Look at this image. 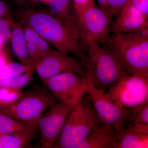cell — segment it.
I'll use <instances>...</instances> for the list:
<instances>
[{"label": "cell", "mask_w": 148, "mask_h": 148, "mask_svg": "<svg viewBox=\"0 0 148 148\" xmlns=\"http://www.w3.org/2000/svg\"><path fill=\"white\" fill-rule=\"evenodd\" d=\"M42 84L57 101L72 107L79 103L86 93L83 77L72 71L58 74Z\"/></svg>", "instance_id": "cell-8"}, {"label": "cell", "mask_w": 148, "mask_h": 148, "mask_svg": "<svg viewBox=\"0 0 148 148\" xmlns=\"http://www.w3.org/2000/svg\"><path fill=\"white\" fill-rule=\"evenodd\" d=\"M73 107L56 101L45 111L38 121L40 147L53 148L57 143Z\"/></svg>", "instance_id": "cell-9"}, {"label": "cell", "mask_w": 148, "mask_h": 148, "mask_svg": "<svg viewBox=\"0 0 148 148\" xmlns=\"http://www.w3.org/2000/svg\"><path fill=\"white\" fill-rule=\"evenodd\" d=\"M83 79L90 103L103 123L112 125L118 131L124 127L128 111L116 105L105 91L96 87L87 76Z\"/></svg>", "instance_id": "cell-10"}, {"label": "cell", "mask_w": 148, "mask_h": 148, "mask_svg": "<svg viewBox=\"0 0 148 148\" xmlns=\"http://www.w3.org/2000/svg\"><path fill=\"white\" fill-rule=\"evenodd\" d=\"M104 44L127 73L148 80V36L113 33Z\"/></svg>", "instance_id": "cell-2"}, {"label": "cell", "mask_w": 148, "mask_h": 148, "mask_svg": "<svg viewBox=\"0 0 148 148\" xmlns=\"http://www.w3.org/2000/svg\"><path fill=\"white\" fill-rule=\"evenodd\" d=\"M72 1L77 20L85 10L94 3V0H72Z\"/></svg>", "instance_id": "cell-25"}, {"label": "cell", "mask_w": 148, "mask_h": 148, "mask_svg": "<svg viewBox=\"0 0 148 148\" xmlns=\"http://www.w3.org/2000/svg\"><path fill=\"white\" fill-rule=\"evenodd\" d=\"M36 43L41 56L53 49L50 44L42 37L40 36Z\"/></svg>", "instance_id": "cell-28"}, {"label": "cell", "mask_w": 148, "mask_h": 148, "mask_svg": "<svg viewBox=\"0 0 148 148\" xmlns=\"http://www.w3.org/2000/svg\"><path fill=\"white\" fill-rule=\"evenodd\" d=\"M34 71L31 69L24 73L10 79L0 80V88H12L22 89L32 81Z\"/></svg>", "instance_id": "cell-21"}, {"label": "cell", "mask_w": 148, "mask_h": 148, "mask_svg": "<svg viewBox=\"0 0 148 148\" xmlns=\"http://www.w3.org/2000/svg\"><path fill=\"white\" fill-rule=\"evenodd\" d=\"M5 45V44L4 43L2 40L1 39V38H0V51L2 50L4 48Z\"/></svg>", "instance_id": "cell-35"}, {"label": "cell", "mask_w": 148, "mask_h": 148, "mask_svg": "<svg viewBox=\"0 0 148 148\" xmlns=\"http://www.w3.org/2000/svg\"><path fill=\"white\" fill-rule=\"evenodd\" d=\"M118 132L116 148H148V135L135 133L125 127Z\"/></svg>", "instance_id": "cell-16"}, {"label": "cell", "mask_w": 148, "mask_h": 148, "mask_svg": "<svg viewBox=\"0 0 148 148\" xmlns=\"http://www.w3.org/2000/svg\"><path fill=\"white\" fill-rule=\"evenodd\" d=\"M12 61V60L7 50L3 49L0 51V70Z\"/></svg>", "instance_id": "cell-32"}, {"label": "cell", "mask_w": 148, "mask_h": 148, "mask_svg": "<svg viewBox=\"0 0 148 148\" xmlns=\"http://www.w3.org/2000/svg\"><path fill=\"white\" fill-rule=\"evenodd\" d=\"M106 92L118 106L130 110L148 103V80L123 72Z\"/></svg>", "instance_id": "cell-6"}, {"label": "cell", "mask_w": 148, "mask_h": 148, "mask_svg": "<svg viewBox=\"0 0 148 148\" xmlns=\"http://www.w3.org/2000/svg\"><path fill=\"white\" fill-rule=\"evenodd\" d=\"M14 21L12 18H0V38L5 44L10 40Z\"/></svg>", "instance_id": "cell-23"}, {"label": "cell", "mask_w": 148, "mask_h": 148, "mask_svg": "<svg viewBox=\"0 0 148 148\" xmlns=\"http://www.w3.org/2000/svg\"><path fill=\"white\" fill-rule=\"evenodd\" d=\"M34 71L42 82L56 75L72 71L82 77L86 75L85 70L79 60L60 51H51L42 56L35 63Z\"/></svg>", "instance_id": "cell-11"}, {"label": "cell", "mask_w": 148, "mask_h": 148, "mask_svg": "<svg viewBox=\"0 0 148 148\" xmlns=\"http://www.w3.org/2000/svg\"><path fill=\"white\" fill-rule=\"evenodd\" d=\"M129 0H107V12L112 17L118 14Z\"/></svg>", "instance_id": "cell-24"}, {"label": "cell", "mask_w": 148, "mask_h": 148, "mask_svg": "<svg viewBox=\"0 0 148 148\" xmlns=\"http://www.w3.org/2000/svg\"><path fill=\"white\" fill-rule=\"evenodd\" d=\"M23 31L27 42H36L40 36L36 30L28 25L23 26Z\"/></svg>", "instance_id": "cell-26"}, {"label": "cell", "mask_w": 148, "mask_h": 148, "mask_svg": "<svg viewBox=\"0 0 148 148\" xmlns=\"http://www.w3.org/2000/svg\"><path fill=\"white\" fill-rule=\"evenodd\" d=\"M36 1H37V0H36ZM38 1H40L42 2L46 3H47L48 0H38Z\"/></svg>", "instance_id": "cell-36"}, {"label": "cell", "mask_w": 148, "mask_h": 148, "mask_svg": "<svg viewBox=\"0 0 148 148\" xmlns=\"http://www.w3.org/2000/svg\"><path fill=\"white\" fill-rule=\"evenodd\" d=\"M18 4L21 5H27L28 3H35L36 0H13Z\"/></svg>", "instance_id": "cell-33"}, {"label": "cell", "mask_w": 148, "mask_h": 148, "mask_svg": "<svg viewBox=\"0 0 148 148\" xmlns=\"http://www.w3.org/2000/svg\"><path fill=\"white\" fill-rule=\"evenodd\" d=\"M34 131L15 134L0 133V148L28 147Z\"/></svg>", "instance_id": "cell-18"}, {"label": "cell", "mask_w": 148, "mask_h": 148, "mask_svg": "<svg viewBox=\"0 0 148 148\" xmlns=\"http://www.w3.org/2000/svg\"><path fill=\"white\" fill-rule=\"evenodd\" d=\"M101 8L106 10L107 8V0H97Z\"/></svg>", "instance_id": "cell-34"}, {"label": "cell", "mask_w": 148, "mask_h": 148, "mask_svg": "<svg viewBox=\"0 0 148 148\" xmlns=\"http://www.w3.org/2000/svg\"><path fill=\"white\" fill-rule=\"evenodd\" d=\"M127 124L148 125V103L127 111L124 125Z\"/></svg>", "instance_id": "cell-19"}, {"label": "cell", "mask_w": 148, "mask_h": 148, "mask_svg": "<svg viewBox=\"0 0 148 148\" xmlns=\"http://www.w3.org/2000/svg\"><path fill=\"white\" fill-rule=\"evenodd\" d=\"M10 40L12 53L14 56L22 64L34 70L27 49V42L24 38L23 26L20 23L14 21Z\"/></svg>", "instance_id": "cell-15"}, {"label": "cell", "mask_w": 148, "mask_h": 148, "mask_svg": "<svg viewBox=\"0 0 148 148\" xmlns=\"http://www.w3.org/2000/svg\"><path fill=\"white\" fill-rule=\"evenodd\" d=\"M0 18H12L10 8L2 0H0Z\"/></svg>", "instance_id": "cell-31"}, {"label": "cell", "mask_w": 148, "mask_h": 148, "mask_svg": "<svg viewBox=\"0 0 148 148\" xmlns=\"http://www.w3.org/2000/svg\"><path fill=\"white\" fill-rule=\"evenodd\" d=\"M18 16L20 24L32 27L57 50L80 58L83 49L79 34L50 12L26 8L19 11Z\"/></svg>", "instance_id": "cell-1"}, {"label": "cell", "mask_w": 148, "mask_h": 148, "mask_svg": "<svg viewBox=\"0 0 148 148\" xmlns=\"http://www.w3.org/2000/svg\"><path fill=\"white\" fill-rule=\"evenodd\" d=\"M135 7L148 16V0H130Z\"/></svg>", "instance_id": "cell-30"}, {"label": "cell", "mask_w": 148, "mask_h": 148, "mask_svg": "<svg viewBox=\"0 0 148 148\" xmlns=\"http://www.w3.org/2000/svg\"><path fill=\"white\" fill-rule=\"evenodd\" d=\"M56 101L43 85L24 92L13 105L0 108V112L26 124L37 126L42 115Z\"/></svg>", "instance_id": "cell-5"}, {"label": "cell", "mask_w": 148, "mask_h": 148, "mask_svg": "<svg viewBox=\"0 0 148 148\" xmlns=\"http://www.w3.org/2000/svg\"><path fill=\"white\" fill-rule=\"evenodd\" d=\"M102 123L86 93L73 108L53 148H77L92 130Z\"/></svg>", "instance_id": "cell-4"}, {"label": "cell", "mask_w": 148, "mask_h": 148, "mask_svg": "<svg viewBox=\"0 0 148 148\" xmlns=\"http://www.w3.org/2000/svg\"><path fill=\"white\" fill-rule=\"evenodd\" d=\"M22 89L12 88H0V108L11 106L17 102L24 93Z\"/></svg>", "instance_id": "cell-22"}, {"label": "cell", "mask_w": 148, "mask_h": 148, "mask_svg": "<svg viewBox=\"0 0 148 148\" xmlns=\"http://www.w3.org/2000/svg\"><path fill=\"white\" fill-rule=\"evenodd\" d=\"M111 17L95 3L86 9L78 20L82 45L89 42L104 44L110 33Z\"/></svg>", "instance_id": "cell-7"}, {"label": "cell", "mask_w": 148, "mask_h": 148, "mask_svg": "<svg viewBox=\"0 0 148 148\" xmlns=\"http://www.w3.org/2000/svg\"><path fill=\"white\" fill-rule=\"evenodd\" d=\"M37 125H30L0 112V133L15 134L35 131Z\"/></svg>", "instance_id": "cell-17"}, {"label": "cell", "mask_w": 148, "mask_h": 148, "mask_svg": "<svg viewBox=\"0 0 148 148\" xmlns=\"http://www.w3.org/2000/svg\"><path fill=\"white\" fill-rule=\"evenodd\" d=\"M49 12L80 35L79 26L72 0H48Z\"/></svg>", "instance_id": "cell-14"}, {"label": "cell", "mask_w": 148, "mask_h": 148, "mask_svg": "<svg viewBox=\"0 0 148 148\" xmlns=\"http://www.w3.org/2000/svg\"><path fill=\"white\" fill-rule=\"evenodd\" d=\"M116 21L112 24V33H139L148 36V16L133 5L127 3Z\"/></svg>", "instance_id": "cell-12"}, {"label": "cell", "mask_w": 148, "mask_h": 148, "mask_svg": "<svg viewBox=\"0 0 148 148\" xmlns=\"http://www.w3.org/2000/svg\"><path fill=\"white\" fill-rule=\"evenodd\" d=\"M118 133L115 127L102 123L92 130L77 148H116Z\"/></svg>", "instance_id": "cell-13"}, {"label": "cell", "mask_w": 148, "mask_h": 148, "mask_svg": "<svg viewBox=\"0 0 148 148\" xmlns=\"http://www.w3.org/2000/svg\"><path fill=\"white\" fill-rule=\"evenodd\" d=\"M82 47L84 51L79 61L85 70L86 76L96 87L106 92L124 71L113 54L104 46L89 42Z\"/></svg>", "instance_id": "cell-3"}, {"label": "cell", "mask_w": 148, "mask_h": 148, "mask_svg": "<svg viewBox=\"0 0 148 148\" xmlns=\"http://www.w3.org/2000/svg\"><path fill=\"white\" fill-rule=\"evenodd\" d=\"M124 127L127 130L135 133L148 135V125L127 124Z\"/></svg>", "instance_id": "cell-29"}, {"label": "cell", "mask_w": 148, "mask_h": 148, "mask_svg": "<svg viewBox=\"0 0 148 148\" xmlns=\"http://www.w3.org/2000/svg\"><path fill=\"white\" fill-rule=\"evenodd\" d=\"M27 49L34 69L35 63L40 58L41 55L36 42H27Z\"/></svg>", "instance_id": "cell-27"}, {"label": "cell", "mask_w": 148, "mask_h": 148, "mask_svg": "<svg viewBox=\"0 0 148 148\" xmlns=\"http://www.w3.org/2000/svg\"><path fill=\"white\" fill-rule=\"evenodd\" d=\"M31 69L34 70L32 68L28 67L21 62L12 61L0 70V80L14 78Z\"/></svg>", "instance_id": "cell-20"}]
</instances>
